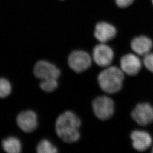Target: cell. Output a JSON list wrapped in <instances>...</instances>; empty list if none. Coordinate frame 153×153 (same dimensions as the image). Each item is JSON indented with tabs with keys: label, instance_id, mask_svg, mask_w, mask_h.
Here are the masks:
<instances>
[{
	"label": "cell",
	"instance_id": "obj_9",
	"mask_svg": "<svg viewBox=\"0 0 153 153\" xmlns=\"http://www.w3.org/2000/svg\"><path fill=\"white\" fill-rule=\"evenodd\" d=\"M120 68L127 75H136L141 68V61L137 56L133 53L124 55L120 61Z\"/></svg>",
	"mask_w": 153,
	"mask_h": 153
},
{
	"label": "cell",
	"instance_id": "obj_20",
	"mask_svg": "<svg viewBox=\"0 0 153 153\" xmlns=\"http://www.w3.org/2000/svg\"><path fill=\"white\" fill-rule=\"evenodd\" d=\"M152 3H153V0H152Z\"/></svg>",
	"mask_w": 153,
	"mask_h": 153
},
{
	"label": "cell",
	"instance_id": "obj_17",
	"mask_svg": "<svg viewBox=\"0 0 153 153\" xmlns=\"http://www.w3.org/2000/svg\"><path fill=\"white\" fill-rule=\"evenodd\" d=\"M143 64L148 71L153 73V53H149L144 56Z\"/></svg>",
	"mask_w": 153,
	"mask_h": 153
},
{
	"label": "cell",
	"instance_id": "obj_14",
	"mask_svg": "<svg viewBox=\"0 0 153 153\" xmlns=\"http://www.w3.org/2000/svg\"><path fill=\"white\" fill-rule=\"evenodd\" d=\"M38 153H56L58 149L49 140L43 139L39 142L36 147Z\"/></svg>",
	"mask_w": 153,
	"mask_h": 153
},
{
	"label": "cell",
	"instance_id": "obj_4",
	"mask_svg": "<svg viewBox=\"0 0 153 153\" xmlns=\"http://www.w3.org/2000/svg\"><path fill=\"white\" fill-rule=\"evenodd\" d=\"M68 64L72 70L77 73H80L86 71L91 67L92 58L85 51L75 50L69 55Z\"/></svg>",
	"mask_w": 153,
	"mask_h": 153
},
{
	"label": "cell",
	"instance_id": "obj_18",
	"mask_svg": "<svg viewBox=\"0 0 153 153\" xmlns=\"http://www.w3.org/2000/svg\"><path fill=\"white\" fill-rule=\"evenodd\" d=\"M134 1V0H116V3L119 7L124 8L130 6Z\"/></svg>",
	"mask_w": 153,
	"mask_h": 153
},
{
	"label": "cell",
	"instance_id": "obj_13",
	"mask_svg": "<svg viewBox=\"0 0 153 153\" xmlns=\"http://www.w3.org/2000/svg\"><path fill=\"white\" fill-rule=\"evenodd\" d=\"M2 147L8 153H19L22 150V143L16 137H10L3 140Z\"/></svg>",
	"mask_w": 153,
	"mask_h": 153
},
{
	"label": "cell",
	"instance_id": "obj_19",
	"mask_svg": "<svg viewBox=\"0 0 153 153\" xmlns=\"http://www.w3.org/2000/svg\"><path fill=\"white\" fill-rule=\"evenodd\" d=\"M152 153H153V147L152 148Z\"/></svg>",
	"mask_w": 153,
	"mask_h": 153
},
{
	"label": "cell",
	"instance_id": "obj_5",
	"mask_svg": "<svg viewBox=\"0 0 153 153\" xmlns=\"http://www.w3.org/2000/svg\"><path fill=\"white\" fill-rule=\"evenodd\" d=\"M33 72L35 76L42 80H58L61 75V71L56 65L43 60L39 61L35 64Z\"/></svg>",
	"mask_w": 153,
	"mask_h": 153
},
{
	"label": "cell",
	"instance_id": "obj_6",
	"mask_svg": "<svg viewBox=\"0 0 153 153\" xmlns=\"http://www.w3.org/2000/svg\"><path fill=\"white\" fill-rule=\"evenodd\" d=\"M114 53L111 48L105 43L96 45L93 51L92 58L97 65L107 68L113 62Z\"/></svg>",
	"mask_w": 153,
	"mask_h": 153
},
{
	"label": "cell",
	"instance_id": "obj_10",
	"mask_svg": "<svg viewBox=\"0 0 153 153\" xmlns=\"http://www.w3.org/2000/svg\"><path fill=\"white\" fill-rule=\"evenodd\" d=\"M130 137L132 141L133 148L138 151H145L152 144V137L145 131L134 130L132 132Z\"/></svg>",
	"mask_w": 153,
	"mask_h": 153
},
{
	"label": "cell",
	"instance_id": "obj_11",
	"mask_svg": "<svg viewBox=\"0 0 153 153\" xmlns=\"http://www.w3.org/2000/svg\"><path fill=\"white\" fill-rule=\"evenodd\" d=\"M117 31L114 26L105 22H101L96 26L94 35L102 43H105L114 38Z\"/></svg>",
	"mask_w": 153,
	"mask_h": 153
},
{
	"label": "cell",
	"instance_id": "obj_2",
	"mask_svg": "<svg viewBox=\"0 0 153 153\" xmlns=\"http://www.w3.org/2000/svg\"><path fill=\"white\" fill-rule=\"evenodd\" d=\"M124 78V72L121 68L109 66L99 74L98 82L100 88L104 92L114 94L121 90Z\"/></svg>",
	"mask_w": 153,
	"mask_h": 153
},
{
	"label": "cell",
	"instance_id": "obj_15",
	"mask_svg": "<svg viewBox=\"0 0 153 153\" xmlns=\"http://www.w3.org/2000/svg\"><path fill=\"white\" fill-rule=\"evenodd\" d=\"M12 85L8 80L0 78V98L7 97L12 92Z\"/></svg>",
	"mask_w": 153,
	"mask_h": 153
},
{
	"label": "cell",
	"instance_id": "obj_3",
	"mask_svg": "<svg viewBox=\"0 0 153 153\" xmlns=\"http://www.w3.org/2000/svg\"><path fill=\"white\" fill-rule=\"evenodd\" d=\"M93 110L99 119L106 120L111 119L114 113V102L110 97L102 96L93 101Z\"/></svg>",
	"mask_w": 153,
	"mask_h": 153
},
{
	"label": "cell",
	"instance_id": "obj_1",
	"mask_svg": "<svg viewBox=\"0 0 153 153\" xmlns=\"http://www.w3.org/2000/svg\"><path fill=\"white\" fill-rule=\"evenodd\" d=\"M81 121L73 111H65L59 115L55 123L56 134L66 143H74L80 137L79 129Z\"/></svg>",
	"mask_w": 153,
	"mask_h": 153
},
{
	"label": "cell",
	"instance_id": "obj_16",
	"mask_svg": "<svg viewBox=\"0 0 153 153\" xmlns=\"http://www.w3.org/2000/svg\"><path fill=\"white\" fill-rule=\"evenodd\" d=\"M41 88L47 92H51L56 89L58 86L57 79H47L42 80L40 84Z\"/></svg>",
	"mask_w": 153,
	"mask_h": 153
},
{
	"label": "cell",
	"instance_id": "obj_12",
	"mask_svg": "<svg viewBox=\"0 0 153 153\" xmlns=\"http://www.w3.org/2000/svg\"><path fill=\"white\" fill-rule=\"evenodd\" d=\"M131 47L137 55L144 56L150 52L153 47V42L146 36H138L132 40Z\"/></svg>",
	"mask_w": 153,
	"mask_h": 153
},
{
	"label": "cell",
	"instance_id": "obj_7",
	"mask_svg": "<svg viewBox=\"0 0 153 153\" xmlns=\"http://www.w3.org/2000/svg\"><path fill=\"white\" fill-rule=\"evenodd\" d=\"M131 117L140 126H146L153 123V106L143 102L136 105L131 113Z\"/></svg>",
	"mask_w": 153,
	"mask_h": 153
},
{
	"label": "cell",
	"instance_id": "obj_8",
	"mask_svg": "<svg viewBox=\"0 0 153 153\" xmlns=\"http://www.w3.org/2000/svg\"><path fill=\"white\" fill-rule=\"evenodd\" d=\"M17 126L23 131L30 133L38 126L37 116L34 111L28 110L19 114L16 118Z\"/></svg>",
	"mask_w": 153,
	"mask_h": 153
}]
</instances>
